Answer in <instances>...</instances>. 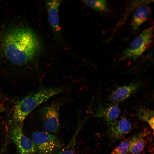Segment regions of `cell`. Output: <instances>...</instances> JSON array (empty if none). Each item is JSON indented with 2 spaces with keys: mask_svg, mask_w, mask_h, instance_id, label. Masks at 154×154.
<instances>
[{
  "mask_svg": "<svg viewBox=\"0 0 154 154\" xmlns=\"http://www.w3.org/2000/svg\"><path fill=\"white\" fill-rule=\"evenodd\" d=\"M31 140L36 148L37 153L39 154H54L60 146L58 139L46 132H34Z\"/></svg>",
  "mask_w": 154,
  "mask_h": 154,
  "instance_id": "277c9868",
  "label": "cell"
},
{
  "mask_svg": "<svg viewBox=\"0 0 154 154\" xmlns=\"http://www.w3.org/2000/svg\"><path fill=\"white\" fill-rule=\"evenodd\" d=\"M64 87H45L18 101L14 108L13 119L17 124H21L28 115L42 103L62 92Z\"/></svg>",
  "mask_w": 154,
  "mask_h": 154,
  "instance_id": "7a4b0ae2",
  "label": "cell"
},
{
  "mask_svg": "<svg viewBox=\"0 0 154 154\" xmlns=\"http://www.w3.org/2000/svg\"><path fill=\"white\" fill-rule=\"evenodd\" d=\"M153 32V27H152L144 30L123 51L121 54V58L134 60L140 57L151 44Z\"/></svg>",
  "mask_w": 154,
  "mask_h": 154,
  "instance_id": "3957f363",
  "label": "cell"
},
{
  "mask_svg": "<svg viewBox=\"0 0 154 154\" xmlns=\"http://www.w3.org/2000/svg\"><path fill=\"white\" fill-rule=\"evenodd\" d=\"M85 120V119L79 120L76 129L70 140L58 154H74L78 136Z\"/></svg>",
  "mask_w": 154,
  "mask_h": 154,
  "instance_id": "7c38bea8",
  "label": "cell"
},
{
  "mask_svg": "<svg viewBox=\"0 0 154 154\" xmlns=\"http://www.w3.org/2000/svg\"><path fill=\"white\" fill-rule=\"evenodd\" d=\"M120 113V109L117 104H114L104 109H102L99 107L96 115L97 116L104 118L110 125L117 120Z\"/></svg>",
  "mask_w": 154,
  "mask_h": 154,
  "instance_id": "8fae6325",
  "label": "cell"
},
{
  "mask_svg": "<svg viewBox=\"0 0 154 154\" xmlns=\"http://www.w3.org/2000/svg\"><path fill=\"white\" fill-rule=\"evenodd\" d=\"M5 109L4 105L0 103V113L3 112Z\"/></svg>",
  "mask_w": 154,
  "mask_h": 154,
  "instance_id": "e0dca14e",
  "label": "cell"
},
{
  "mask_svg": "<svg viewBox=\"0 0 154 154\" xmlns=\"http://www.w3.org/2000/svg\"><path fill=\"white\" fill-rule=\"evenodd\" d=\"M12 138L19 154H34L37 153L34 143L25 135L21 124H16L13 127Z\"/></svg>",
  "mask_w": 154,
  "mask_h": 154,
  "instance_id": "8992f818",
  "label": "cell"
},
{
  "mask_svg": "<svg viewBox=\"0 0 154 154\" xmlns=\"http://www.w3.org/2000/svg\"><path fill=\"white\" fill-rule=\"evenodd\" d=\"M151 13L150 7L143 4L137 6L133 14L131 26L133 30H137L147 19Z\"/></svg>",
  "mask_w": 154,
  "mask_h": 154,
  "instance_id": "30bf717a",
  "label": "cell"
},
{
  "mask_svg": "<svg viewBox=\"0 0 154 154\" xmlns=\"http://www.w3.org/2000/svg\"><path fill=\"white\" fill-rule=\"evenodd\" d=\"M61 104L55 101L43 106L39 111L43 128L46 132L55 133L60 126L59 110Z\"/></svg>",
  "mask_w": 154,
  "mask_h": 154,
  "instance_id": "5b68a950",
  "label": "cell"
},
{
  "mask_svg": "<svg viewBox=\"0 0 154 154\" xmlns=\"http://www.w3.org/2000/svg\"><path fill=\"white\" fill-rule=\"evenodd\" d=\"M84 4L87 7L100 12H105L108 9V4L106 0L83 1Z\"/></svg>",
  "mask_w": 154,
  "mask_h": 154,
  "instance_id": "9a60e30c",
  "label": "cell"
},
{
  "mask_svg": "<svg viewBox=\"0 0 154 154\" xmlns=\"http://www.w3.org/2000/svg\"><path fill=\"white\" fill-rule=\"evenodd\" d=\"M139 82L120 86L114 91L109 97V100L114 104H117L127 99L135 93L140 87Z\"/></svg>",
  "mask_w": 154,
  "mask_h": 154,
  "instance_id": "52a82bcc",
  "label": "cell"
},
{
  "mask_svg": "<svg viewBox=\"0 0 154 154\" xmlns=\"http://www.w3.org/2000/svg\"><path fill=\"white\" fill-rule=\"evenodd\" d=\"M137 114L138 117L143 121L146 122L153 130V111L145 107H140L137 110Z\"/></svg>",
  "mask_w": 154,
  "mask_h": 154,
  "instance_id": "5bb4252c",
  "label": "cell"
},
{
  "mask_svg": "<svg viewBox=\"0 0 154 154\" xmlns=\"http://www.w3.org/2000/svg\"><path fill=\"white\" fill-rule=\"evenodd\" d=\"M129 140L121 141L109 154H128Z\"/></svg>",
  "mask_w": 154,
  "mask_h": 154,
  "instance_id": "2e32d148",
  "label": "cell"
},
{
  "mask_svg": "<svg viewBox=\"0 0 154 154\" xmlns=\"http://www.w3.org/2000/svg\"><path fill=\"white\" fill-rule=\"evenodd\" d=\"M109 125L110 135L116 139H120L128 134L132 128L130 121L124 117L117 120Z\"/></svg>",
  "mask_w": 154,
  "mask_h": 154,
  "instance_id": "9c48e42d",
  "label": "cell"
},
{
  "mask_svg": "<svg viewBox=\"0 0 154 154\" xmlns=\"http://www.w3.org/2000/svg\"><path fill=\"white\" fill-rule=\"evenodd\" d=\"M62 1L59 0H47L46 2V7L50 24L54 33L58 35L60 31L58 10Z\"/></svg>",
  "mask_w": 154,
  "mask_h": 154,
  "instance_id": "ba28073f",
  "label": "cell"
},
{
  "mask_svg": "<svg viewBox=\"0 0 154 154\" xmlns=\"http://www.w3.org/2000/svg\"><path fill=\"white\" fill-rule=\"evenodd\" d=\"M145 145V140L143 135L140 134L136 135L129 140V153L140 154L143 150Z\"/></svg>",
  "mask_w": 154,
  "mask_h": 154,
  "instance_id": "4fadbf2b",
  "label": "cell"
},
{
  "mask_svg": "<svg viewBox=\"0 0 154 154\" xmlns=\"http://www.w3.org/2000/svg\"><path fill=\"white\" fill-rule=\"evenodd\" d=\"M4 53L11 63L23 65L32 61L40 48L38 40L35 33L25 27L13 29L4 36L2 42Z\"/></svg>",
  "mask_w": 154,
  "mask_h": 154,
  "instance_id": "6da1fadb",
  "label": "cell"
}]
</instances>
